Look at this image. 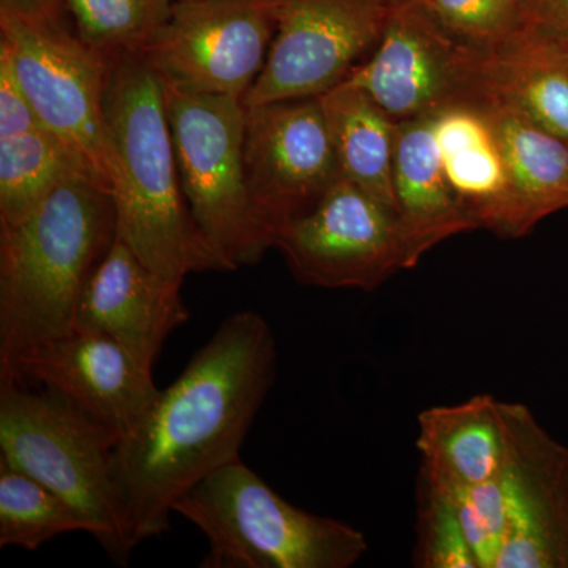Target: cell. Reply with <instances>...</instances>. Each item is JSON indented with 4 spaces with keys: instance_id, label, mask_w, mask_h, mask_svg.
I'll use <instances>...</instances> for the list:
<instances>
[{
    "instance_id": "7",
    "label": "cell",
    "mask_w": 568,
    "mask_h": 568,
    "mask_svg": "<svg viewBox=\"0 0 568 568\" xmlns=\"http://www.w3.org/2000/svg\"><path fill=\"white\" fill-rule=\"evenodd\" d=\"M347 81L396 122L487 99L485 51L452 36L425 0L395 3L375 50Z\"/></svg>"
},
{
    "instance_id": "17",
    "label": "cell",
    "mask_w": 568,
    "mask_h": 568,
    "mask_svg": "<svg viewBox=\"0 0 568 568\" xmlns=\"http://www.w3.org/2000/svg\"><path fill=\"white\" fill-rule=\"evenodd\" d=\"M420 470L447 489H467L503 470L507 440L503 402L474 395L455 405L426 407L417 417Z\"/></svg>"
},
{
    "instance_id": "31",
    "label": "cell",
    "mask_w": 568,
    "mask_h": 568,
    "mask_svg": "<svg viewBox=\"0 0 568 568\" xmlns=\"http://www.w3.org/2000/svg\"><path fill=\"white\" fill-rule=\"evenodd\" d=\"M174 2H194V0H174Z\"/></svg>"
},
{
    "instance_id": "9",
    "label": "cell",
    "mask_w": 568,
    "mask_h": 568,
    "mask_svg": "<svg viewBox=\"0 0 568 568\" xmlns=\"http://www.w3.org/2000/svg\"><path fill=\"white\" fill-rule=\"evenodd\" d=\"M275 248L295 280L324 290L373 291L413 268L396 213L343 178L280 231Z\"/></svg>"
},
{
    "instance_id": "25",
    "label": "cell",
    "mask_w": 568,
    "mask_h": 568,
    "mask_svg": "<svg viewBox=\"0 0 568 568\" xmlns=\"http://www.w3.org/2000/svg\"><path fill=\"white\" fill-rule=\"evenodd\" d=\"M416 547L413 562L420 568H478L462 519L447 489L418 473Z\"/></svg>"
},
{
    "instance_id": "18",
    "label": "cell",
    "mask_w": 568,
    "mask_h": 568,
    "mask_svg": "<svg viewBox=\"0 0 568 568\" xmlns=\"http://www.w3.org/2000/svg\"><path fill=\"white\" fill-rule=\"evenodd\" d=\"M395 213L416 267L429 250L454 235L477 230L448 186L433 115L399 122L394 162Z\"/></svg>"
},
{
    "instance_id": "10",
    "label": "cell",
    "mask_w": 568,
    "mask_h": 568,
    "mask_svg": "<svg viewBox=\"0 0 568 568\" xmlns=\"http://www.w3.org/2000/svg\"><path fill=\"white\" fill-rule=\"evenodd\" d=\"M278 17L280 0L174 2L144 52L164 84L244 100L267 61Z\"/></svg>"
},
{
    "instance_id": "12",
    "label": "cell",
    "mask_w": 568,
    "mask_h": 568,
    "mask_svg": "<svg viewBox=\"0 0 568 568\" xmlns=\"http://www.w3.org/2000/svg\"><path fill=\"white\" fill-rule=\"evenodd\" d=\"M244 170L254 215L275 248L280 231L342 178L320 99L245 106Z\"/></svg>"
},
{
    "instance_id": "13",
    "label": "cell",
    "mask_w": 568,
    "mask_h": 568,
    "mask_svg": "<svg viewBox=\"0 0 568 568\" xmlns=\"http://www.w3.org/2000/svg\"><path fill=\"white\" fill-rule=\"evenodd\" d=\"M507 528L496 568H568V447L523 403L503 402Z\"/></svg>"
},
{
    "instance_id": "20",
    "label": "cell",
    "mask_w": 568,
    "mask_h": 568,
    "mask_svg": "<svg viewBox=\"0 0 568 568\" xmlns=\"http://www.w3.org/2000/svg\"><path fill=\"white\" fill-rule=\"evenodd\" d=\"M487 97L568 141V40L521 29L485 51Z\"/></svg>"
},
{
    "instance_id": "23",
    "label": "cell",
    "mask_w": 568,
    "mask_h": 568,
    "mask_svg": "<svg viewBox=\"0 0 568 568\" xmlns=\"http://www.w3.org/2000/svg\"><path fill=\"white\" fill-rule=\"evenodd\" d=\"M85 530L84 519L52 489L0 463V548L37 551L62 534Z\"/></svg>"
},
{
    "instance_id": "32",
    "label": "cell",
    "mask_w": 568,
    "mask_h": 568,
    "mask_svg": "<svg viewBox=\"0 0 568 568\" xmlns=\"http://www.w3.org/2000/svg\"><path fill=\"white\" fill-rule=\"evenodd\" d=\"M396 2H405V0H396Z\"/></svg>"
},
{
    "instance_id": "26",
    "label": "cell",
    "mask_w": 568,
    "mask_h": 568,
    "mask_svg": "<svg viewBox=\"0 0 568 568\" xmlns=\"http://www.w3.org/2000/svg\"><path fill=\"white\" fill-rule=\"evenodd\" d=\"M452 36L477 50H495L523 28L525 0H425Z\"/></svg>"
},
{
    "instance_id": "29",
    "label": "cell",
    "mask_w": 568,
    "mask_h": 568,
    "mask_svg": "<svg viewBox=\"0 0 568 568\" xmlns=\"http://www.w3.org/2000/svg\"><path fill=\"white\" fill-rule=\"evenodd\" d=\"M521 29L568 40V0H525Z\"/></svg>"
},
{
    "instance_id": "2",
    "label": "cell",
    "mask_w": 568,
    "mask_h": 568,
    "mask_svg": "<svg viewBox=\"0 0 568 568\" xmlns=\"http://www.w3.org/2000/svg\"><path fill=\"white\" fill-rule=\"evenodd\" d=\"M110 61L104 141L118 237L153 272L174 282L200 272H227L183 196L162 77L144 51Z\"/></svg>"
},
{
    "instance_id": "6",
    "label": "cell",
    "mask_w": 568,
    "mask_h": 568,
    "mask_svg": "<svg viewBox=\"0 0 568 568\" xmlns=\"http://www.w3.org/2000/svg\"><path fill=\"white\" fill-rule=\"evenodd\" d=\"M164 102L183 196L197 230L227 272L260 263L272 244L246 189L244 100L164 84Z\"/></svg>"
},
{
    "instance_id": "27",
    "label": "cell",
    "mask_w": 568,
    "mask_h": 568,
    "mask_svg": "<svg viewBox=\"0 0 568 568\" xmlns=\"http://www.w3.org/2000/svg\"><path fill=\"white\" fill-rule=\"evenodd\" d=\"M447 491L457 507L478 568H496L507 528L506 495L500 473L477 487Z\"/></svg>"
},
{
    "instance_id": "16",
    "label": "cell",
    "mask_w": 568,
    "mask_h": 568,
    "mask_svg": "<svg viewBox=\"0 0 568 568\" xmlns=\"http://www.w3.org/2000/svg\"><path fill=\"white\" fill-rule=\"evenodd\" d=\"M440 164L459 209L477 230L515 239L514 196L503 149L480 104L433 115Z\"/></svg>"
},
{
    "instance_id": "8",
    "label": "cell",
    "mask_w": 568,
    "mask_h": 568,
    "mask_svg": "<svg viewBox=\"0 0 568 568\" xmlns=\"http://www.w3.org/2000/svg\"><path fill=\"white\" fill-rule=\"evenodd\" d=\"M0 54L44 129L77 152L112 193L104 141V92L111 61L67 24L43 26L0 13Z\"/></svg>"
},
{
    "instance_id": "5",
    "label": "cell",
    "mask_w": 568,
    "mask_h": 568,
    "mask_svg": "<svg viewBox=\"0 0 568 568\" xmlns=\"http://www.w3.org/2000/svg\"><path fill=\"white\" fill-rule=\"evenodd\" d=\"M119 439L52 388L31 392L17 381H0V463L61 496L106 555L125 566L133 548L111 470Z\"/></svg>"
},
{
    "instance_id": "3",
    "label": "cell",
    "mask_w": 568,
    "mask_h": 568,
    "mask_svg": "<svg viewBox=\"0 0 568 568\" xmlns=\"http://www.w3.org/2000/svg\"><path fill=\"white\" fill-rule=\"evenodd\" d=\"M115 235L112 193L84 173L21 223L0 224V362L74 332L81 295Z\"/></svg>"
},
{
    "instance_id": "14",
    "label": "cell",
    "mask_w": 568,
    "mask_h": 568,
    "mask_svg": "<svg viewBox=\"0 0 568 568\" xmlns=\"http://www.w3.org/2000/svg\"><path fill=\"white\" fill-rule=\"evenodd\" d=\"M0 381H28L59 392L121 437L148 413L160 388L114 339L74 331L0 362Z\"/></svg>"
},
{
    "instance_id": "30",
    "label": "cell",
    "mask_w": 568,
    "mask_h": 568,
    "mask_svg": "<svg viewBox=\"0 0 568 568\" xmlns=\"http://www.w3.org/2000/svg\"><path fill=\"white\" fill-rule=\"evenodd\" d=\"M0 13L32 24L63 26L69 10L65 0H0Z\"/></svg>"
},
{
    "instance_id": "4",
    "label": "cell",
    "mask_w": 568,
    "mask_h": 568,
    "mask_svg": "<svg viewBox=\"0 0 568 568\" xmlns=\"http://www.w3.org/2000/svg\"><path fill=\"white\" fill-rule=\"evenodd\" d=\"M207 538L201 568H349L365 534L293 506L242 459L220 467L174 504Z\"/></svg>"
},
{
    "instance_id": "24",
    "label": "cell",
    "mask_w": 568,
    "mask_h": 568,
    "mask_svg": "<svg viewBox=\"0 0 568 568\" xmlns=\"http://www.w3.org/2000/svg\"><path fill=\"white\" fill-rule=\"evenodd\" d=\"M74 32L108 59L145 51L170 20L174 0H65Z\"/></svg>"
},
{
    "instance_id": "11",
    "label": "cell",
    "mask_w": 568,
    "mask_h": 568,
    "mask_svg": "<svg viewBox=\"0 0 568 568\" xmlns=\"http://www.w3.org/2000/svg\"><path fill=\"white\" fill-rule=\"evenodd\" d=\"M396 0H280L278 28L245 106L316 99L375 50Z\"/></svg>"
},
{
    "instance_id": "21",
    "label": "cell",
    "mask_w": 568,
    "mask_h": 568,
    "mask_svg": "<svg viewBox=\"0 0 568 568\" xmlns=\"http://www.w3.org/2000/svg\"><path fill=\"white\" fill-rule=\"evenodd\" d=\"M317 99L339 175L395 212L394 162L399 122L364 89L347 80Z\"/></svg>"
},
{
    "instance_id": "1",
    "label": "cell",
    "mask_w": 568,
    "mask_h": 568,
    "mask_svg": "<svg viewBox=\"0 0 568 568\" xmlns=\"http://www.w3.org/2000/svg\"><path fill=\"white\" fill-rule=\"evenodd\" d=\"M276 364L274 332L264 316L234 313L119 439L111 470L130 547L168 532L179 497L241 459L274 387Z\"/></svg>"
},
{
    "instance_id": "28",
    "label": "cell",
    "mask_w": 568,
    "mask_h": 568,
    "mask_svg": "<svg viewBox=\"0 0 568 568\" xmlns=\"http://www.w3.org/2000/svg\"><path fill=\"white\" fill-rule=\"evenodd\" d=\"M44 129L22 91L9 59L0 54V140Z\"/></svg>"
},
{
    "instance_id": "15",
    "label": "cell",
    "mask_w": 568,
    "mask_h": 568,
    "mask_svg": "<svg viewBox=\"0 0 568 568\" xmlns=\"http://www.w3.org/2000/svg\"><path fill=\"white\" fill-rule=\"evenodd\" d=\"M182 284L153 272L115 235L81 295L74 331L108 336L152 369L168 336L189 321Z\"/></svg>"
},
{
    "instance_id": "22",
    "label": "cell",
    "mask_w": 568,
    "mask_h": 568,
    "mask_svg": "<svg viewBox=\"0 0 568 568\" xmlns=\"http://www.w3.org/2000/svg\"><path fill=\"white\" fill-rule=\"evenodd\" d=\"M77 173L92 175L100 182L78 153L50 130L2 138L0 224L13 226L28 219L69 175Z\"/></svg>"
},
{
    "instance_id": "19",
    "label": "cell",
    "mask_w": 568,
    "mask_h": 568,
    "mask_svg": "<svg viewBox=\"0 0 568 568\" xmlns=\"http://www.w3.org/2000/svg\"><path fill=\"white\" fill-rule=\"evenodd\" d=\"M495 126L514 196L515 239L568 209V141L495 97L480 103Z\"/></svg>"
}]
</instances>
